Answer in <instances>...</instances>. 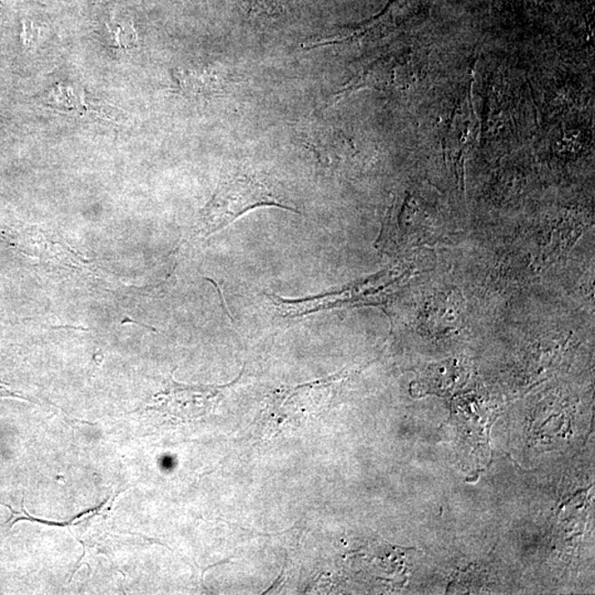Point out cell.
<instances>
[{"mask_svg": "<svg viewBox=\"0 0 595 595\" xmlns=\"http://www.w3.org/2000/svg\"><path fill=\"white\" fill-rule=\"evenodd\" d=\"M301 0H248L252 12L268 17H281L299 7Z\"/></svg>", "mask_w": 595, "mask_h": 595, "instance_id": "cell-5", "label": "cell"}, {"mask_svg": "<svg viewBox=\"0 0 595 595\" xmlns=\"http://www.w3.org/2000/svg\"><path fill=\"white\" fill-rule=\"evenodd\" d=\"M109 32L113 34L114 42H115L117 48L127 51V50L137 47V33L132 24L116 23L115 26L109 27Z\"/></svg>", "mask_w": 595, "mask_h": 595, "instance_id": "cell-6", "label": "cell"}, {"mask_svg": "<svg viewBox=\"0 0 595 595\" xmlns=\"http://www.w3.org/2000/svg\"><path fill=\"white\" fill-rule=\"evenodd\" d=\"M394 284L393 278L383 274L341 288L339 290L325 291L324 294L286 299L274 294L266 295L277 314L286 319L316 314V312L337 309L357 305H380L387 288Z\"/></svg>", "mask_w": 595, "mask_h": 595, "instance_id": "cell-2", "label": "cell"}, {"mask_svg": "<svg viewBox=\"0 0 595 595\" xmlns=\"http://www.w3.org/2000/svg\"><path fill=\"white\" fill-rule=\"evenodd\" d=\"M343 380L339 374L305 385L281 389L272 393L267 410L272 418L288 420L300 414L315 413L324 408L334 393L335 385Z\"/></svg>", "mask_w": 595, "mask_h": 595, "instance_id": "cell-4", "label": "cell"}, {"mask_svg": "<svg viewBox=\"0 0 595 595\" xmlns=\"http://www.w3.org/2000/svg\"><path fill=\"white\" fill-rule=\"evenodd\" d=\"M236 380L228 385H185L169 379L166 389L158 395V406L153 409L182 420L198 418L210 411Z\"/></svg>", "mask_w": 595, "mask_h": 595, "instance_id": "cell-3", "label": "cell"}, {"mask_svg": "<svg viewBox=\"0 0 595 595\" xmlns=\"http://www.w3.org/2000/svg\"><path fill=\"white\" fill-rule=\"evenodd\" d=\"M276 206L299 213L270 182L246 170L228 173L201 211L197 234L207 237L257 207Z\"/></svg>", "mask_w": 595, "mask_h": 595, "instance_id": "cell-1", "label": "cell"}, {"mask_svg": "<svg viewBox=\"0 0 595 595\" xmlns=\"http://www.w3.org/2000/svg\"><path fill=\"white\" fill-rule=\"evenodd\" d=\"M6 396H14V394L13 393V391L5 389V387L3 386H0V397H6Z\"/></svg>", "mask_w": 595, "mask_h": 595, "instance_id": "cell-7", "label": "cell"}]
</instances>
